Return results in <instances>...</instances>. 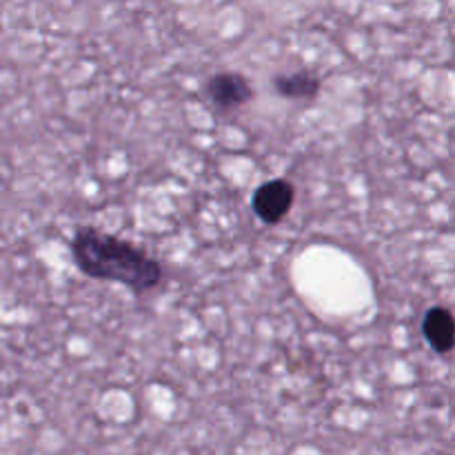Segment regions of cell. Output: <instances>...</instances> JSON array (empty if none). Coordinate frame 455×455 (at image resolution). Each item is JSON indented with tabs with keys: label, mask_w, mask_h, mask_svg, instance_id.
Listing matches in <instances>:
<instances>
[{
	"label": "cell",
	"mask_w": 455,
	"mask_h": 455,
	"mask_svg": "<svg viewBox=\"0 0 455 455\" xmlns=\"http://www.w3.org/2000/svg\"><path fill=\"white\" fill-rule=\"evenodd\" d=\"M71 256L84 275L118 283L133 293H147L163 283V265L136 244L93 227L78 229L71 240Z\"/></svg>",
	"instance_id": "obj_1"
},
{
	"label": "cell",
	"mask_w": 455,
	"mask_h": 455,
	"mask_svg": "<svg viewBox=\"0 0 455 455\" xmlns=\"http://www.w3.org/2000/svg\"><path fill=\"white\" fill-rule=\"evenodd\" d=\"M204 93H207L213 109L222 111V114H234V111L243 109L244 105L251 102L253 87L251 80L238 71H220L207 80Z\"/></svg>",
	"instance_id": "obj_2"
},
{
	"label": "cell",
	"mask_w": 455,
	"mask_h": 455,
	"mask_svg": "<svg viewBox=\"0 0 455 455\" xmlns=\"http://www.w3.org/2000/svg\"><path fill=\"white\" fill-rule=\"evenodd\" d=\"M296 203V187L284 178H274V180L262 182L253 194V212L265 225H278L287 218Z\"/></svg>",
	"instance_id": "obj_3"
},
{
	"label": "cell",
	"mask_w": 455,
	"mask_h": 455,
	"mask_svg": "<svg viewBox=\"0 0 455 455\" xmlns=\"http://www.w3.org/2000/svg\"><path fill=\"white\" fill-rule=\"evenodd\" d=\"M422 336L435 354L455 349V315L447 307H431L422 318Z\"/></svg>",
	"instance_id": "obj_4"
},
{
	"label": "cell",
	"mask_w": 455,
	"mask_h": 455,
	"mask_svg": "<svg viewBox=\"0 0 455 455\" xmlns=\"http://www.w3.org/2000/svg\"><path fill=\"white\" fill-rule=\"evenodd\" d=\"M274 92L287 100H314L320 93V78L311 69L274 76Z\"/></svg>",
	"instance_id": "obj_5"
}]
</instances>
